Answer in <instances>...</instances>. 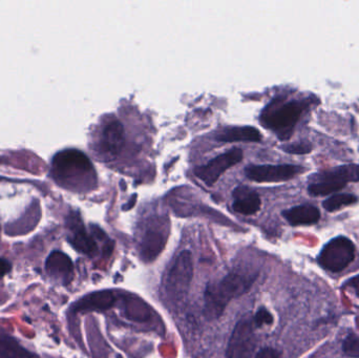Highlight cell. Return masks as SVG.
Segmentation results:
<instances>
[{"label":"cell","instance_id":"cell-1","mask_svg":"<svg viewBox=\"0 0 359 358\" xmlns=\"http://www.w3.org/2000/svg\"><path fill=\"white\" fill-rule=\"evenodd\" d=\"M257 280L250 273H230L217 283H209L204 292V315L215 321L223 315L228 304L249 291Z\"/></svg>","mask_w":359,"mask_h":358},{"label":"cell","instance_id":"cell-2","mask_svg":"<svg viewBox=\"0 0 359 358\" xmlns=\"http://www.w3.org/2000/svg\"><path fill=\"white\" fill-rule=\"evenodd\" d=\"M359 166L355 164L323 170L311 178L308 191L313 197H323L341 191L350 182H358Z\"/></svg>","mask_w":359,"mask_h":358},{"label":"cell","instance_id":"cell-3","mask_svg":"<svg viewBox=\"0 0 359 358\" xmlns=\"http://www.w3.org/2000/svg\"><path fill=\"white\" fill-rule=\"evenodd\" d=\"M194 277L191 252L183 250L175 259L164 284L166 296L172 302H180L187 296Z\"/></svg>","mask_w":359,"mask_h":358},{"label":"cell","instance_id":"cell-4","mask_svg":"<svg viewBox=\"0 0 359 358\" xmlns=\"http://www.w3.org/2000/svg\"><path fill=\"white\" fill-rule=\"evenodd\" d=\"M92 170L90 159L77 149H65L53 159V177L61 184H72L75 179L77 180Z\"/></svg>","mask_w":359,"mask_h":358},{"label":"cell","instance_id":"cell-5","mask_svg":"<svg viewBox=\"0 0 359 358\" xmlns=\"http://www.w3.org/2000/svg\"><path fill=\"white\" fill-rule=\"evenodd\" d=\"M355 258V246L348 237H339L331 240L318 256V263L330 273H341L347 268Z\"/></svg>","mask_w":359,"mask_h":358},{"label":"cell","instance_id":"cell-6","mask_svg":"<svg viewBox=\"0 0 359 358\" xmlns=\"http://www.w3.org/2000/svg\"><path fill=\"white\" fill-rule=\"evenodd\" d=\"M306 107L307 103L304 101H291L276 111H267L262 120L266 128L278 132L280 140H287Z\"/></svg>","mask_w":359,"mask_h":358},{"label":"cell","instance_id":"cell-7","mask_svg":"<svg viewBox=\"0 0 359 358\" xmlns=\"http://www.w3.org/2000/svg\"><path fill=\"white\" fill-rule=\"evenodd\" d=\"M255 325L249 319L238 322L228 342L226 358H252L255 348Z\"/></svg>","mask_w":359,"mask_h":358},{"label":"cell","instance_id":"cell-8","mask_svg":"<svg viewBox=\"0 0 359 358\" xmlns=\"http://www.w3.org/2000/svg\"><path fill=\"white\" fill-rule=\"evenodd\" d=\"M243 159V151L240 149H232L227 153L215 158L205 165L200 166L194 170V174L200 180L208 186H212L222 174L229 170L236 164L240 163Z\"/></svg>","mask_w":359,"mask_h":358},{"label":"cell","instance_id":"cell-9","mask_svg":"<svg viewBox=\"0 0 359 358\" xmlns=\"http://www.w3.org/2000/svg\"><path fill=\"white\" fill-rule=\"evenodd\" d=\"M303 172L302 167L295 165H250L245 170L249 180L259 183L285 182L294 178L299 172Z\"/></svg>","mask_w":359,"mask_h":358},{"label":"cell","instance_id":"cell-10","mask_svg":"<svg viewBox=\"0 0 359 358\" xmlns=\"http://www.w3.org/2000/svg\"><path fill=\"white\" fill-rule=\"evenodd\" d=\"M67 226L72 235L69 237V243L74 248L86 256H95L97 252V244L95 240L86 233L81 218L77 212H72L67 218Z\"/></svg>","mask_w":359,"mask_h":358},{"label":"cell","instance_id":"cell-11","mask_svg":"<svg viewBox=\"0 0 359 358\" xmlns=\"http://www.w3.org/2000/svg\"><path fill=\"white\" fill-rule=\"evenodd\" d=\"M46 271L50 277L69 283L73 280V262L69 256L61 252H53L46 259Z\"/></svg>","mask_w":359,"mask_h":358},{"label":"cell","instance_id":"cell-12","mask_svg":"<svg viewBox=\"0 0 359 358\" xmlns=\"http://www.w3.org/2000/svg\"><path fill=\"white\" fill-rule=\"evenodd\" d=\"M116 298L109 290L93 292L74 305L75 311H105L115 305Z\"/></svg>","mask_w":359,"mask_h":358},{"label":"cell","instance_id":"cell-13","mask_svg":"<svg viewBox=\"0 0 359 358\" xmlns=\"http://www.w3.org/2000/svg\"><path fill=\"white\" fill-rule=\"evenodd\" d=\"M233 197L236 200L232 208L238 214L250 216V214H257L261 208L262 202L259 195L249 191L246 187H238L233 191Z\"/></svg>","mask_w":359,"mask_h":358},{"label":"cell","instance_id":"cell-14","mask_svg":"<svg viewBox=\"0 0 359 358\" xmlns=\"http://www.w3.org/2000/svg\"><path fill=\"white\" fill-rule=\"evenodd\" d=\"M166 237L161 231L151 229L147 231L141 244V258L145 263H151L159 256L165 247Z\"/></svg>","mask_w":359,"mask_h":358},{"label":"cell","instance_id":"cell-15","mask_svg":"<svg viewBox=\"0 0 359 358\" xmlns=\"http://www.w3.org/2000/svg\"><path fill=\"white\" fill-rule=\"evenodd\" d=\"M124 128L119 121H113L105 126L102 135L103 149L111 156L118 155L124 145Z\"/></svg>","mask_w":359,"mask_h":358},{"label":"cell","instance_id":"cell-16","mask_svg":"<svg viewBox=\"0 0 359 358\" xmlns=\"http://www.w3.org/2000/svg\"><path fill=\"white\" fill-rule=\"evenodd\" d=\"M283 214L293 226L316 224L320 219V210L312 205L295 206L286 210Z\"/></svg>","mask_w":359,"mask_h":358},{"label":"cell","instance_id":"cell-17","mask_svg":"<svg viewBox=\"0 0 359 358\" xmlns=\"http://www.w3.org/2000/svg\"><path fill=\"white\" fill-rule=\"evenodd\" d=\"M217 139L222 142H236V141L259 142L261 141L262 135L259 130L252 126H242V128H224L217 134Z\"/></svg>","mask_w":359,"mask_h":358},{"label":"cell","instance_id":"cell-18","mask_svg":"<svg viewBox=\"0 0 359 358\" xmlns=\"http://www.w3.org/2000/svg\"><path fill=\"white\" fill-rule=\"evenodd\" d=\"M0 358H36L14 338L0 334Z\"/></svg>","mask_w":359,"mask_h":358},{"label":"cell","instance_id":"cell-19","mask_svg":"<svg viewBox=\"0 0 359 358\" xmlns=\"http://www.w3.org/2000/svg\"><path fill=\"white\" fill-rule=\"evenodd\" d=\"M356 202H358V198L355 195H350V193H339V195H334L327 199L323 203V206L325 209L333 212L341 209V207H345V206L352 205Z\"/></svg>","mask_w":359,"mask_h":358},{"label":"cell","instance_id":"cell-20","mask_svg":"<svg viewBox=\"0 0 359 358\" xmlns=\"http://www.w3.org/2000/svg\"><path fill=\"white\" fill-rule=\"evenodd\" d=\"M344 352L348 357L359 358V336L356 334H349L344 340Z\"/></svg>","mask_w":359,"mask_h":358},{"label":"cell","instance_id":"cell-21","mask_svg":"<svg viewBox=\"0 0 359 358\" xmlns=\"http://www.w3.org/2000/svg\"><path fill=\"white\" fill-rule=\"evenodd\" d=\"M252 322L255 328L263 327L264 325H271L273 323V317L267 309L261 308L255 313Z\"/></svg>","mask_w":359,"mask_h":358},{"label":"cell","instance_id":"cell-22","mask_svg":"<svg viewBox=\"0 0 359 358\" xmlns=\"http://www.w3.org/2000/svg\"><path fill=\"white\" fill-rule=\"evenodd\" d=\"M286 153H293V155H306L311 153L312 145L310 143L299 142L294 144L285 145L282 147Z\"/></svg>","mask_w":359,"mask_h":358},{"label":"cell","instance_id":"cell-23","mask_svg":"<svg viewBox=\"0 0 359 358\" xmlns=\"http://www.w3.org/2000/svg\"><path fill=\"white\" fill-rule=\"evenodd\" d=\"M255 358H282V355L276 349L264 348L255 354Z\"/></svg>","mask_w":359,"mask_h":358},{"label":"cell","instance_id":"cell-24","mask_svg":"<svg viewBox=\"0 0 359 358\" xmlns=\"http://www.w3.org/2000/svg\"><path fill=\"white\" fill-rule=\"evenodd\" d=\"M11 268L12 267H11L10 263L4 259L0 258V277H4L6 273H10Z\"/></svg>","mask_w":359,"mask_h":358},{"label":"cell","instance_id":"cell-25","mask_svg":"<svg viewBox=\"0 0 359 358\" xmlns=\"http://www.w3.org/2000/svg\"><path fill=\"white\" fill-rule=\"evenodd\" d=\"M349 285L351 286V288H353L356 296H359V275L352 279L351 281L349 282Z\"/></svg>","mask_w":359,"mask_h":358},{"label":"cell","instance_id":"cell-26","mask_svg":"<svg viewBox=\"0 0 359 358\" xmlns=\"http://www.w3.org/2000/svg\"><path fill=\"white\" fill-rule=\"evenodd\" d=\"M136 200H137V195H133L132 199H130V201L128 202V205L123 206V209L124 210L132 209V208L134 207L135 204H136Z\"/></svg>","mask_w":359,"mask_h":358},{"label":"cell","instance_id":"cell-27","mask_svg":"<svg viewBox=\"0 0 359 358\" xmlns=\"http://www.w3.org/2000/svg\"><path fill=\"white\" fill-rule=\"evenodd\" d=\"M118 358H121V357H118Z\"/></svg>","mask_w":359,"mask_h":358}]
</instances>
